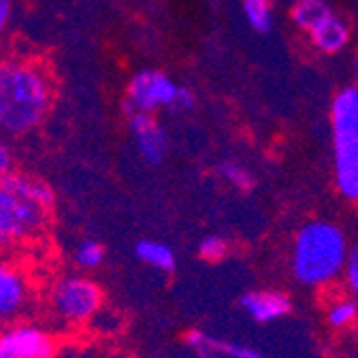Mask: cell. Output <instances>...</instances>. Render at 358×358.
I'll list each match as a JSON object with an SVG mask.
<instances>
[{"mask_svg": "<svg viewBox=\"0 0 358 358\" xmlns=\"http://www.w3.org/2000/svg\"><path fill=\"white\" fill-rule=\"evenodd\" d=\"M241 309L258 324H271L286 318L292 311V299L284 290L260 288L250 290L241 296Z\"/></svg>", "mask_w": 358, "mask_h": 358, "instance_id": "11", "label": "cell"}, {"mask_svg": "<svg viewBox=\"0 0 358 358\" xmlns=\"http://www.w3.org/2000/svg\"><path fill=\"white\" fill-rule=\"evenodd\" d=\"M15 171V158H13V150L7 143L5 134H0V182L11 175Z\"/></svg>", "mask_w": 358, "mask_h": 358, "instance_id": "21", "label": "cell"}, {"mask_svg": "<svg viewBox=\"0 0 358 358\" xmlns=\"http://www.w3.org/2000/svg\"><path fill=\"white\" fill-rule=\"evenodd\" d=\"M354 77H356V81H358V56L354 58Z\"/></svg>", "mask_w": 358, "mask_h": 358, "instance_id": "25", "label": "cell"}, {"mask_svg": "<svg viewBox=\"0 0 358 358\" xmlns=\"http://www.w3.org/2000/svg\"><path fill=\"white\" fill-rule=\"evenodd\" d=\"M36 303V284L24 260L0 256V329L24 320Z\"/></svg>", "mask_w": 358, "mask_h": 358, "instance_id": "6", "label": "cell"}, {"mask_svg": "<svg viewBox=\"0 0 358 358\" xmlns=\"http://www.w3.org/2000/svg\"><path fill=\"white\" fill-rule=\"evenodd\" d=\"M134 254L137 258L156 268V271H162V273H173L177 268V256H175V250L162 241H156V239H141L137 245H134Z\"/></svg>", "mask_w": 358, "mask_h": 358, "instance_id": "14", "label": "cell"}, {"mask_svg": "<svg viewBox=\"0 0 358 358\" xmlns=\"http://www.w3.org/2000/svg\"><path fill=\"white\" fill-rule=\"evenodd\" d=\"M103 309L105 290L85 273H60L45 290V311L56 331H79L94 324Z\"/></svg>", "mask_w": 358, "mask_h": 358, "instance_id": "4", "label": "cell"}, {"mask_svg": "<svg viewBox=\"0 0 358 358\" xmlns=\"http://www.w3.org/2000/svg\"><path fill=\"white\" fill-rule=\"evenodd\" d=\"M196 254L205 262H220V260H224V258L231 254V241L224 237V235H217V233L205 235L199 241Z\"/></svg>", "mask_w": 358, "mask_h": 358, "instance_id": "19", "label": "cell"}, {"mask_svg": "<svg viewBox=\"0 0 358 358\" xmlns=\"http://www.w3.org/2000/svg\"><path fill=\"white\" fill-rule=\"evenodd\" d=\"M309 34H311V43L316 45L320 52H324V54L341 52L348 45V41H350V30H348L345 22L335 17V15L327 17L322 24H318Z\"/></svg>", "mask_w": 358, "mask_h": 358, "instance_id": "12", "label": "cell"}, {"mask_svg": "<svg viewBox=\"0 0 358 358\" xmlns=\"http://www.w3.org/2000/svg\"><path fill=\"white\" fill-rule=\"evenodd\" d=\"M128 130L141 158L148 164H160L169 154V137L152 113H128Z\"/></svg>", "mask_w": 358, "mask_h": 358, "instance_id": "9", "label": "cell"}, {"mask_svg": "<svg viewBox=\"0 0 358 358\" xmlns=\"http://www.w3.org/2000/svg\"><path fill=\"white\" fill-rule=\"evenodd\" d=\"M345 231L331 220L301 224L290 243L288 268L292 280L309 290H327L341 282L350 256Z\"/></svg>", "mask_w": 358, "mask_h": 358, "instance_id": "3", "label": "cell"}, {"mask_svg": "<svg viewBox=\"0 0 358 358\" xmlns=\"http://www.w3.org/2000/svg\"><path fill=\"white\" fill-rule=\"evenodd\" d=\"M184 343L196 358H262V352L248 343L203 329L188 331L184 335Z\"/></svg>", "mask_w": 358, "mask_h": 358, "instance_id": "10", "label": "cell"}, {"mask_svg": "<svg viewBox=\"0 0 358 358\" xmlns=\"http://www.w3.org/2000/svg\"><path fill=\"white\" fill-rule=\"evenodd\" d=\"M64 343L56 329L32 318L0 329V358H60Z\"/></svg>", "mask_w": 358, "mask_h": 358, "instance_id": "7", "label": "cell"}, {"mask_svg": "<svg viewBox=\"0 0 358 358\" xmlns=\"http://www.w3.org/2000/svg\"><path fill=\"white\" fill-rule=\"evenodd\" d=\"M179 87L166 73L143 69L134 73L126 87L128 113H156L160 109H175Z\"/></svg>", "mask_w": 358, "mask_h": 358, "instance_id": "8", "label": "cell"}, {"mask_svg": "<svg viewBox=\"0 0 358 358\" xmlns=\"http://www.w3.org/2000/svg\"><path fill=\"white\" fill-rule=\"evenodd\" d=\"M105 256H107V250L101 241L81 239L79 245L75 248L73 260L81 271H96V268L105 262Z\"/></svg>", "mask_w": 358, "mask_h": 358, "instance_id": "16", "label": "cell"}, {"mask_svg": "<svg viewBox=\"0 0 358 358\" xmlns=\"http://www.w3.org/2000/svg\"><path fill=\"white\" fill-rule=\"evenodd\" d=\"M54 77L48 64L26 56L0 58V134L26 137L54 107Z\"/></svg>", "mask_w": 358, "mask_h": 358, "instance_id": "1", "label": "cell"}, {"mask_svg": "<svg viewBox=\"0 0 358 358\" xmlns=\"http://www.w3.org/2000/svg\"><path fill=\"white\" fill-rule=\"evenodd\" d=\"M194 107V94L190 92L188 87H179V94H177V103H175V109L177 111H188Z\"/></svg>", "mask_w": 358, "mask_h": 358, "instance_id": "22", "label": "cell"}, {"mask_svg": "<svg viewBox=\"0 0 358 358\" xmlns=\"http://www.w3.org/2000/svg\"><path fill=\"white\" fill-rule=\"evenodd\" d=\"M60 358H94V356H92V354H87L85 350H81V352H71V354L60 356Z\"/></svg>", "mask_w": 358, "mask_h": 358, "instance_id": "24", "label": "cell"}, {"mask_svg": "<svg viewBox=\"0 0 358 358\" xmlns=\"http://www.w3.org/2000/svg\"><path fill=\"white\" fill-rule=\"evenodd\" d=\"M243 13L252 30L266 34L273 26V13L268 0H243Z\"/></svg>", "mask_w": 358, "mask_h": 358, "instance_id": "17", "label": "cell"}, {"mask_svg": "<svg viewBox=\"0 0 358 358\" xmlns=\"http://www.w3.org/2000/svg\"><path fill=\"white\" fill-rule=\"evenodd\" d=\"M11 11H13V3L11 0H0V36H3L11 24Z\"/></svg>", "mask_w": 358, "mask_h": 358, "instance_id": "23", "label": "cell"}, {"mask_svg": "<svg viewBox=\"0 0 358 358\" xmlns=\"http://www.w3.org/2000/svg\"><path fill=\"white\" fill-rule=\"evenodd\" d=\"M345 294H350L352 299L358 301V248L350 250L348 262L343 266V275H341Z\"/></svg>", "mask_w": 358, "mask_h": 358, "instance_id": "20", "label": "cell"}, {"mask_svg": "<svg viewBox=\"0 0 358 358\" xmlns=\"http://www.w3.org/2000/svg\"><path fill=\"white\" fill-rule=\"evenodd\" d=\"M324 322L331 331L343 333L358 322V301L350 294H335L324 305Z\"/></svg>", "mask_w": 358, "mask_h": 358, "instance_id": "13", "label": "cell"}, {"mask_svg": "<svg viewBox=\"0 0 358 358\" xmlns=\"http://www.w3.org/2000/svg\"><path fill=\"white\" fill-rule=\"evenodd\" d=\"M331 130L337 192L358 205V85L343 87L333 99Z\"/></svg>", "mask_w": 358, "mask_h": 358, "instance_id": "5", "label": "cell"}, {"mask_svg": "<svg viewBox=\"0 0 358 358\" xmlns=\"http://www.w3.org/2000/svg\"><path fill=\"white\" fill-rule=\"evenodd\" d=\"M56 192L43 177L13 171L0 182V256L34 243L52 224Z\"/></svg>", "mask_w": 358, "mask_h": 358, "instance_id": "2", "label": "cell"}, {"mask_svg": "<svg viewBox=\"0 0 358 358\" xmlns=\"http://www.w3.org/2000/svg\"><path fill=\"white\" fill-rule=\"evenodd\" d=\"M217 175L227 182L229 186L241 190V192H250L254 188V175L239 162L235 160H224L217 164Z\"/></svg>", "mask_w": 358, "mask_h": 358, "instance_id": "18", "label": "cell"}, {"mask_svg": "<svg viewBox=\"0 0 358 358\" xmlns=\"http://www.w3.org/2000/svg\"><path fill=\"white\" fill-rule=\"evenodd\" d=\"M331 15H333V11H331L327 0H296L292 11H290L292 22L301 30H307V32H311L313 28H316L318 24H322Z\"/></svg>", "mask_w": 358, "mask_h": 358, "instance_id": "15", "label": "cell"}]
</instances>
